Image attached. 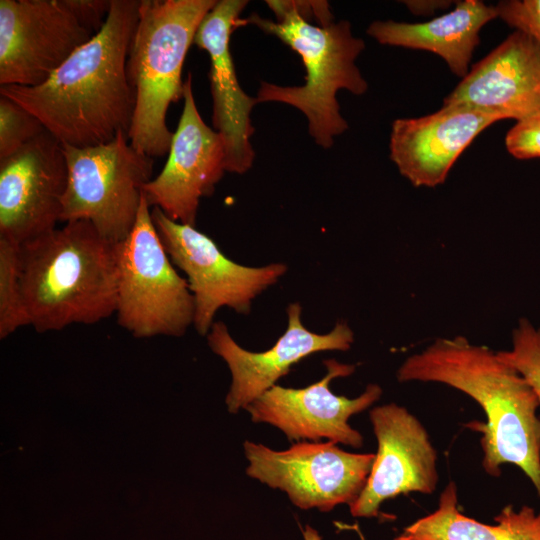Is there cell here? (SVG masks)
Returning a JSON list of instances; mask_svg holds the SVG:
<instances>
[{"instance_id": "27", "label": "cell", "mask_w": 540, "mask_h": 540, "mask_svg": "<svg viewBox=\"0 0 540 540\" xmlns=\"http://www.w3.org/2000/svg\"><path fill=\"white\" fill-rule=\"evenodd\" d=\"M304 540H322L318 531L313 527L307 525L305 529L302 530Z\"/></svg>"}, {"instance_id": "17", "label": "cell", "mask_w": 540, "mask_h": 540, "mask_svg": "<svg viewBox=\"0 0 540 540\" xmlns=\"http://www.w3.org/2000/svg\"><path fill=\"white\" fill-rule=\"evenodd\" d=\"M502 118L465 105H443L435 113L392 123L390 159L415 187L443 184L450 169L487 127Z\"/></svg>"}, {"instance_id": "25", "label": "cell", "mask_w": 540, "mask_h": 540, "mask_svg": "<svg viewBox=\"0 0 540 540\" xmlns=\"http://www.w3.org/2000/svg\"><path fill=\"white\" fill-rule=\"evenodd\" d=\"M495 7L498 18L540 45V0H504Z\"/></svg>"}, {"instance_id": "8", "label": "cell", "mask_w": 540, "mask_h": 540, "mask_svg": "<svg viewBox=\"0 0 540 540\" xmlns=\"http://www.w3.org/2000/svg\"><path fill=\"white\" fill-rule=\"evenodd\" d=\"M151 216L172 263L187 276L195 306L193 325L200 335L209 333L221 307L247 314L252 300L287 271L283 263L240 265L196 227L170 219L158 207H153Z\"/></svg>"}, {"instance_id": "6", "label": "cell", "mask_w": 540, "mask_h": 540, "mask_svg": "<svg viewBox=\"0 0 540 540\" xmlns=\"http://www.w3.org/2000/svg\"><path fill=\"white\" fill-rule=\"evenodd\" d=\"M118 324L136 338L180 337L194 321L188 282L173 266L144 193L136 222L116 243Z\"/></svg>"}, {"instance_id": "16", "label": "cell", "mask_w": 540, "mask_h": 540, "mask_svg": "<svg viewBox=\"0 0 540 540\" xmlns=\"http://www.w3.org/2000/svg\"><path fill=\"white\" fill-rule=\"evenodd\" d=\"M244 0H220L202 20L194 44L210 58L209 79L213 100L212 123L222 136L226 149V171L243 174L254 161L250 143L254 133L250 113L256 97L241 88L230 51L232 32L247 5Z\"/></svg>"}, {"instance_id": "24", "label": "cell", "mask_w": 540, "mask_h": 540, "mask_svg": "<svg viewBox=\"0 0 540 540\" xmlns=\"http://www.w3.org/2000/svg\"><path fill=\"white\" fill-rule=\"evenodd\" d=\"M505 146L516 159L540 158V109L516 121L506 134Z\"/></svg>"}, {"instance_id": "9", "label": "cell", "mask_w": 540, "mask_h": 540, "mask_svg": "<svg viewBox=\"0 0 540 540\" xmlns=\"http://www.w3.org/2000/svg\"><path fill=\"white\" fill-rule=\"evenodd\" d=\"M244 452L249 477L284 491L301 509L322 512L353 504L366 485L375 459V454L350 453L330 441H300L276 451L247 440Z\"/></svg>"}, {"instance_id": "10", "label": "cell", "mask_w": 540, "mask_h": 540, "mask_svg": "<svg viewBox=\"0 0 540 540\" xmlns=\"http://www.w3.org/2000/svg\"><path fill=\"white\" fill-rule=\"evenodd\" d=\"M95 34L68 0H0V86H38Z\"/></svg>"}, {"instance_id": "1", "label": "cell", "mask_w": 540, "mask_h": 540, "mask_svg": "<svg viewBox=\"0 0 540 540\" xmlns=\"http://www.w3.org/2000/svg\"><path fill=\"white\" fill-rule=\"evenodd\" d=\"M140 0H112L105 24L38 86H0L62 144L88 147L129 133L135 95L127 76Z\"/></svg>"}, {"instance_id": "2", "label": "cell", "mask_w": 540, "mask_h": 540, "mask_svg": "<svg viewBox=\"0 0 540 540\" xmlns=\"http://www.w3.org/2000/svg\"><path fill=\"white\" fill-rule=\"evenodd\" d=\"M397 379L442 383L474 399L487 418L478 424L485 471L497 477L501 465L514 464L540 498L539 402L528 382L497 351L461 335L437 338L404 360Z\"/></svg>"}, {"instance_id": "20", "label": "cell", "mask_w": 540, "mask_h": 540, "mask_svg": "<svg viewBox=\"0 0 540 540\" xmlns=\"http://www.w3.org/2000/svg\"><path fill=\"white\" fill-rule=\"evenodd\" d=\"M484 524L458 509L457 487L449 482L439 497L438 508L408 525L393 540H540V512L527 505L515 510L509 504Z\"/></svg>"}, {"instance_id": "22", "label": "cell", "mask_w": 540, "mask_h": 540, "mask_svg": "<svg viewBox=\"0 0 540 540\" xmlns=\"http://www.w3.org/2000/svg\"><path fill=\"white\" fill-rule=\"evenodd\" d=\"M497 354L528 382L540 406V327L525 317L520 318L512 330L511 348Z\"/></svg>"}, {"instance_id": "21", "label": "cell", "mask_w": 540, "mask_h": 540, "mask_svg": "<svg viewBox=\"0 0 540 540\" xmlns=\"http://www.w3.org/2000/svg\"><path fill=\"white\" fill-rule=\"evenodd\" d=\"M29 326L25 313L19 267V245L0 238V338Z\"/></svg>"}, {"instance_id": "14", "label": "cell", "mask_w": 540, "mask_h": 540, "mask_svg": "<svg viewBox=\"0 0 540 540\" xmlns=\"http://www.w3.org/2000/svg\"><path fill=\"white\" fill-rule=\"evenodd\" d=\"M370 420L378 451L366 485L351 504L354 517H376L381 504L400 494H432L438 482L437 454L421 422L395 403L375 407Z\"/></svg>"}, {"instance_id": "4", "label": "cell", "mask_w": 540, "mask_h": 540, "mask_svg": "<svg viewBox=\"0 0 540 540\" xmlns=\"http://www.w3.org/2000/svg\"><path fill=\"white\" fill-rule=\"evenodd\" d=\"M276 20L253 13L239 18L238 27L252 24L279 38L297 52L306 69L301 86H280L261 82L257 102H281L300 110L308 120L309 134L328 149L334 138L348 129L336 99L339 90L355 95L366 93L368 84L355 64L365 48L353 35L346 20L313 25L298 11L295 1H267Z\"/></svg>"}, {"instance_id": "15", "label": "cell", "mask_w": 540, "mask_h": 540, "mask_svg": "<svg viewBox=\"0 0 540 540\" xmlns=\"http://www.w3.org/2000/svg\"><path fill=\"white\" fill-rule=\"evenodd\" d=\"M301 315L302 307L298 302L289 304L286 331L270 349L262 352L242 348L233 339L225 323H213L207 340L211 350L227 363L232 375L226 396L230 413L246 409L287 375L294 364L307 356L351 348L354 333L347 323L340 321L329 333L317 334L305 328Z\"/></svg>"}, {"instance_id": "13", "label": "cell", "mask_w": 540, "mask_h": 540, "mask_svg": "<svg viewBox=\"0 0 540 540\" xmlns=\"http://www.w3.org/2000/svg\"><path fill=\"white\" fill-rule=\"evenodd\" d=\"M184 106L159 175L144 186L148 204L170 219L195 227L200 199L213 194L226 171L222 136L201 118L188 75L183 88Z\"/></svg>"}, {"instance_id": "19", "label": "cell", "mask_w": 540, "mask_h": 540, "mask_svg": "<svg viewBox=\"0 0 540 540\" xmlns=\"http://www.w3.org/2000/svg\"><path fill=\"white\" fill-rule=\"evenodd\" d=\"M498 18L495 5L481 0L457 1L455 9L421 23L372 22L367 34L382 45L425 50L440 56L455 75L464 78L484 25Z\"/></svg>"}, {"instance_id": "18", "label": "cell", "mask_w": 540, "mask_h": 540, "mask_svg": "<svg viewBox=\"0 0 540 540\" xmlns=\"http://www.w3.org/2000/svg\"><path fill=\"white\" fill-rule=\"evenodd\" d=\"M443 105H465L519 121L540 109V45L515 30L477 62Z\"/></svg>"}, {"instance_id": "5", "label": "cell", "mask_w": 540, "mask_h": 540, "mask_svg": "<svg viewBox=\"0 0 540 540\" xmlns=\"http://www.w3.org/2000/svg\"><path fill=\"white\" fill-rule=\"evenodd\" d=\"M215 0H140L129 46L127 76L135 95L130 143L151 158L169 152V105L183 98L182 68Z\"/></svg>"}, {"instance_id": "23", "label": "cell", "mask_w": 540, "mask_h": 540, "mask_svg": "<svg viewBox=\"0 0 540 540\" xmlns=\"http://www.w3.org/2000/svg\"><path fill=\"white\" fill-rule=\"evenodd\" d=\"M45 130L36 116L12 99L0 96V160L13 155Z\"/></svg>"}, {"instance_id": "7", "label": "cell", "mask_w": 540, "mask_h": 540, "mask_svg": "<svg viewBox=\"0 0 540 540\" xmlns=\"http://www.w3.org/2000/svg\"><path fill=\"white\" fill-rule=\"evenodd\" d=\"M128 134L112 141L74 147L62 144L68 183L60 222L87 220L107 240L118 243L132 230L151 181L154 159L136 149Z\"/></svg>"}, {"instance_id": "26", "label": "cell", "mask_w": 540, "mask_h": 540, "mask_svg": "<svg viewBox=\"0 0 540 540\" xmlns=\"http://www.w3.org/2000/svg\"><path fill=\"white\" fill-rule=\"evenodd\" d=\"M415 15L428 16L437 10L448 8L453 1L448 0H406L401 1Z\"/></svg>"}, {"instance_id": "12", "label": "cell", "mask_w": 540, "mask_h": 540, "mask_svg": "<svg viewBox=\"0 0 540 540\" xmlns=\"http://www.w3.org/2000/svg\"><path fill=\"white\" fill-rule=\"evenodd\" d=\"M324 365L326 375L307 387L297 389L277 384L271 387L246 407L251 420L278 428L290 441L327 439L335 444L360 448L363 437L348 420L378 401L382 389L371 383L356 398L335 395L329 388L330 382L350 376L355 366L335 359L325 360Z\"/></svg>"}, {"instance_id": "3", "label": "cell", "mask_w": 540, "mask_h": 540, "mask_svg": "<svg viewBox=\"0 0 540 540\" xmlns=\"http://www.w3.org/2000/svg\"><path fill=\"white\" fill-rule=\"evenodd\" d=\"M19 267L25 313L39 333L93 325L116 312V244L87 220L19 245Z\"/></svg>"}, {"instance_id": "11", "label": "cell", "mask_w": 540, "mask_h": 540, "mask_svg": "<svg viewBox=\"0 0 540 540\" xmlns=\"http://www.w3.org/2000/svg\"><path fill=\"white\" fill-rule=\"evenodd\" d=\"M67 183L62 143L47 130L0 160V238L21 245L55 229Z\"/></svg>"}]
</instances>
